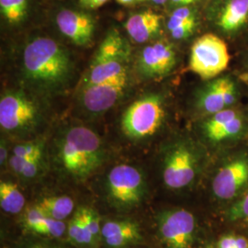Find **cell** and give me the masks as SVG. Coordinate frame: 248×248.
Wrapping results in <instances>:
<instances>
[{"label":"cell","instance_id":"1","mask_svg":"<svg viewBox=\"0 0 248 248\" xmlns=\"http://www.w3.org/2000/svg\"><path fill=\"white\" fill-rule=\"evenodd\" d=\"M22 70L33 89L45 95H54L70 85L74 62L69 52L57 41L38 36L23 49Z\"/></svg>","mask_w":248,"mask_h":248},{"label":"cell","instance_id":"2","mask_svg":"<svg viewBox=\"0 0 248 248\" xmlns=\"http://www.w3.org/2000/svg\"><path fill=\"white\" fill-rule=\"evenodd\" d=\"M57 157L68 175L85 179L101 166L104 159L103 144L92 130L85 126H71L59 135Z\"/></svg>","mask_w":248,"mask_h":248},{"label":"cell","instance_id":"3","mask_svg":"<svg viewBox=\"0 0 248 248\" xmlns=\"http://www.w3.org/2000/svg\"><path fill=\"white\" fill-rule=\"evenodd\" d=\"M131 48L116 29L103 39L89 65L82 86L97 84L128 74Z\"/></svg>","mask_w":248,"mask_h":248},{"label":"cell","instance_id":"4","mask_svg":"<svg viewBox=\"0 0 248 248\" xmlns=\"http://www.w3.org/2000/svg\"><path fill=\"white\" fill-rule=\"evenodd\" d=\"M164 98L158 94H148L137 99L124 111L121 121L124 134L133 140L154 135L166 118Z\"/></svg>","mask_w":248,"mask_h":248},{"label":"cell","instance_id":"5","mask_svg":"<svg viewBox=\"0 0 248 248\" xmlns=\"http://www.w3.org/2000/svg\"><path fill=\"white\" fill-rule=\"evenodd\" d=\"M38 101L22 90H7L0 98V126L8 133H24L34 129L43 119Z\"/></svg>","mask_w":248,"mask_h":248},{"label":"cell","instance_id":"6","mask_svg":"<svg viewBox=\"0 0 248 248\" xmlns=\"http://www.w3.org/2000/svg\"><path fill=\"white\" fill-rule=\"evenodd\" d=\"M229 62L228 47L218 36L204 34L191 47L189 69L202 79L219 76L227 68Z\"/></svg>","mask_w":248,"mask_h":248},{"label":"cell","instance_id":"7","mask_svg":"<svg viewBox=\"0 0 248 248\" xmlns=\"http://www.w3.org/2000/svg\"><path fill=\"white\" fill-rule=\"evenodd\" d=\"M198 159L194 150L186 142L174 144L166 155L163 179L169 188L179 189L189 185L195 178Z\"/></svg>","mask_w":248,"mask_h":248},{"label":"cell","instance_id":"8","mask_svg":"<svg viewBox=\"0 0 248 248\" xmlns=\"http://www.w3.org/2000/svg\"><path fill=\"white\" fill-rule=\"evenodd\" d=\"M129 75L97 84L82 86L80 103L90 114H102L114 107L129 89Z\"/></svg>","mask_w":248,"mask_h":248},{"label":"cell","instance_id":"9","mask_svg":"<svg viewBox=\"0 0 248 248\" xmlns=\"http://www.w3.org/2000/svg\"><path fill=\"white\" fill-rule=\"evenodd\" d=\"M108 189L116 202L124 206L139 203L144 193V180L139 169L119 165L111 169L107 179Z\"/></svg>","mask_w":248,"mask_h":248},{"label":"cell","instance_id":"10","mask_svg":"<svg viewBox=\"0 0 248 248\" xmlns=\"http://www.w3.org/2000/svg\"><path fill=\"white\" fill-rule=\"evenodd\" d=\"M159 231L168 248H192L195 240V217L184 209L169 211L160 217Z\"/></svg>","mask_w":248,"mask_h":248},{"label":"cell","instance_id":"11","mask_svg":"<svg viewBox=\"0 0 248 248\" xmlns=\"http://www.w3.org/2000/svg\"><path fill=\"white\" fill-rule=\"evenodd\" d=\"M237 99V89L230 78L213 80L201 89L196 98L197 108L204 114L213 115L230 108Z\"/></svg>","mask_w":248,"mask_h":248},{"label":"cell","instance_id":"12","mask_svg":"<svg viewBox=\"0 0 248 248\" xmlns=\"http://www.w3.org/2000/svg\"><path fill=\"white\" fill-rule=\"evenodd\" d=\"M177 56L173 46L156 42L145 46L139 54L137 67L144 78H155L168 75L176 65Z\"/></svg>","mask_w":248,"mask_h":248},{"label":"cell","instance_id":"13","mask_svg":"<svg viewBox=\"0 0 248 248\" xmlns=\"http://www.w3.org/2000/svg\"><path fill=\"white\" fill-rule=\"evenodd\" d=\"M56 25L62 35L79 46L91 43L95 32V19L85 11L62 9L56 15Z\"/></svg>","mask_w":248,"mask_h":248},{"label":"cell","instance_id":"14","mask_svg":"<svg viewBox=\"0 0 248 248\" xmlns=\"http://www.w3.org/2000/svg\"><path fill=\"white\" fill-rule=\"evenodd\" d=\"M248 182V161H231L218 171L213 182V193L219 199L231 200Z\"/></svg>","mask_w":248,"mask_h":248},{"label":"cell","instance_id":"15","mask_svg":"<svg viewBox=\"0 0 248 248\" xmlns=\"http://www.w3.org/2000/svg\"><path fill=\"white\" fill-rule=\"evenodd\" d=\"M244 123L239 111L226 108L210 115L205 121L204 133L212 142H222L239 135L244 129Z\"/></svg>","mask_w":248,"mask_h":248},{"label":"cell","instance_id":"16","mask_svg":"<svg viewBox=\"0 0 248 248\" xmlns=\"http://www.w3.org/2000/svg\"><path fill=\"white\" fill-rule=\"evenodd\" d=\"M161 25V15L152 10H144L129 17L124 27L134 42L143 44L158 34Z\"/></svg>","mask_w":248,"mask_h":248},{"label":"cell","instance_id":"17","mask_svg":"<svg viewBox=\"0 0 248 248\" xmlns=\"http://www.w3.org/2000/svg\"><path fill=\"white\" fill-rule=\"evenodd\" d=\"M248 21V0H224L216 17V23L222 31L233 33Z\"/></svg>","mask_w":248,"mask_h":248},{"label":"cell","instance_id":"18","mask_svg":"<svg viewBox=\"0 0 248 248\" xmlns=\"http://www.w3.org/2000/svg\"><path fill=\"white\" fill-rule=\"evenodd\" d=\"M101 235L111 248H121L140 239L138 225L129 221L108 222L101 228Z\"/></svg>","mask_w":248,"mask_h":248},{"label":"cell","instance_id":"19","mask_svg":"<svg viewBox=\"0 0 248 248\" xmlns=\"http://www.w3.org/2000/svg\"><path fill=\"white\" fill-rule=\"evenodd\" d=\"M74 202L68 196L49 197L42 200L36 206L47 217L58 221H63L74 210Z\"/></svg>","mask_w":248,"mask_h":248},{"label":"cell","instance_id":"20","mask_svg":"<svg viewBox=\"0 0 248 248\" xmlns=\"http://www.w3.org/2000/svg\"><path fill=\"white\" fill-rule=\"evenodd\" d=\"M25 205V198L18 186L12 182L1 181L0 183V206L7 213L17 214Z\"/></svg>","mask_w":248,"mask_h":248},{"label":"cell","instance_id":"21","mask_svg":"<svg viewBox=\"0 0 248 248\" xmlns=\"http://www.w3.org/2000/svg\"><path fill=\"white\" fill-rule=\"evenodd\" d=\"M29 9V0H0L1 16L9 24L21 22Z\"/></svg>","mask_w":248,"mask_h":248},{"label":"cell","instance_id":"22","mask_svg":"<svg viewBox=\"0 0 248 248\" xmlns=\"http://www.w3.org/2000/svg\"><path fill=\"white\" fill-rule=\"evenodd\" d=\"M68 235L70 239L81 246H88L94 243L96 237L90 232L89 227L84 222L79 211L75 214L68 226Z\"/></svg>","mask_w":248,"mask_h":248},{"label":"cell","instance_id":"23","mask_svg":"<svg viewBox=\"0 0 248 248\" xmlns=\"http://www.w3.org/2000/svg\"><path fill=\"white\" fill-rule=\"evenodd\" d=\"M65 230L66 225L62 221H58L46 216L38 222L31 231L45 236L60 237L64 233Z\"/></svg>","mask_w":248,"mask_h":248},{"label":"cell","instance_id":"24","mask_svg":"<svg viewBox=\"0 0 248 248\" xmlns=\"http://www.w3.org/2000/svg\"><path fill=\"white\" fill-rule=\"evenodd\" d=\"M44 143L38 141L18 143L13 148V155L25 158H43Z\"/></svg>","mask_w":248,"mask_h":248},{"label":"cell","instance_id":"25","mask_svg":"<svg viewBox=\"0 0 248 248\" xmlns=\"http://www.w3.org/2000/svg\"><path fill=\"white\" fill-rule=\"evenodd\" d=\"M195 10L190 8L189 6L186 7H179L174 9L171 15L169 16V21H168V29L169 31L176 27L179 26L180 24L186 22L190 19L196 18Z\"/></svg>","mask_w":248,"mask_h":248},{"label":"cell","instance_id":"26","mask_svg":"<svg viewBox=\"0 0 248 248\" xmlns=\"http://www.w3.org/2000/svg\"><path fill=\"white\" fill-rule=\"evenodd\" d=\"M78 211H79L84 222L89 227V230L97 238L98 234L101 232L98 214L95 213L92 209H89V208H81Z\"/></svg>","mask_w":248,"mask_h":248},{"label":"cell","instance_id":"27","mask_svg":"<svg viewBox=\"0 0 248 248\" xmlns=\"http://www.w3.org/2000/svg\"><path fill=\"white\" fill-rule=\"evenodd\" d=\"M229 218L232 221L248 222V193L231 208Z\"/></svg>","mask_w":248,"mask_h":248},{"label":"cell","instance_id":"28","mask_svg":"<svg viewBox=\"0 0 248 248\" xmlns=\"http://www.w3.org/2000/svg\"><path fill=\"white\" fill-rule=\"evenodd\" d=\"M196 26H197V18L180 24L179 26L171 30L169 32L172 36V38L175 40H184L193 33Z\"/></svg>","mask_w":248,"mask_h":248},{"label":"cell","instance_id":"29","mask_svg":"<svg viewBox=\"0 0 248 248\" xmlns=\"http://www.w3.org/2000/svg\"><path fill=\"white\" fill-rule=\"evenodd\" d=\"M46 217L45 213H43L37 206H34L27 211L24 215V226L29 230H32L36 224L42 221Z\"/></svg>","mask_w":248,"mask_h":248},{"label":"cell","instance_id":"30","mask_svg":"<svg viewBox=\"0 0 248 248\" xmlns=\"http://www.w3.org/2000/svg\"><path fill=\"white\" fill-rule=\"evenodd\" d=\"M43 158H37L32 159L28 162L26 167L22 170L21 174L19 176L25 177V178H32L35 177L41 167V162Z\"/></svg>","mask_w":248,"mask_h":248},{"label":"cell","instance_id":"31","mask_svg":"<svg viewBox=\"0 0 248 248\" xmlns=\"http://www.w3.org/2000/svg\"><path fill=\"white\" fill-rule=\"evenodd\" d=\"M109 0H78L80 7L87 10H94L99 9Z\"/></svg>","mask_w":248,"mask_h":248},{"label":"cell","instance_id":"32","mask_svg":"<svg viewBox=\"0 0 248 248\" xmlns=\"http://www.w3.org/2000/svg\"><path fill=\"white\" fill-rule=\"evenodd\" d=\"M217 248H236V235L228 234L222 236L218 242Z\"/></svg>","mask_w":248,"mask_h":248},{"label":"cell","instance_id":"33","mask_svg":"<svg viewBox=\"0 0 248 248\" xmlns=\"http://www.w3.org/2000/svg\"><path fill=\"white\" fill-rule=\"evenodd\" d=\"M199 0H169V5L171 7H175L176 9L179 7H186V6H190L191 4H194L198 2Z\"/></svg>","mask_w":248,"mask_h":248},{"label":"cell","instance_id":"34","mask_svg":"<svg viewBox=\"0 0 248 248\" xmlns=\"http://www.w3.org/2000/svg\"><path fill=\"white\" fill-rule=\"evenodd\" d=\"M8 161V150L6 146V142H1V147H0V164L1 166H4Z\"/></svg>","mask_w":248,"mask_h":248},{"label":"cell","instance_id":"35","mask_svg":"<svg viewBox=\"0 0 248 248\" xmlns=\"http://www.w3.org/2000/svg\"><path fill=\"white\" fill-rule=\"evenodd\" d=\"M236 248H248V240L244 236H236Z\"/></svg>","mask_w":248,"mask_h":248},{"label":"cell","instance_id":"36","mask_svg":"<svg viewBox=\"0 0 248 248\" xmlns=\"http://www.w3.org/2000/svg\"><path fill=\"white\" fill-rule=\"evenodd\" d=\"M138 2H150L152 4H155V5H165L166 3L169 2V0H138Z\"/></svg>","mask_w":248,"mask_h":248},{"label":"cell","instance_id":"37","mask_svg":"<svg viewBox=\"0 0 248 248\" xmlns=\"http://www.w3.org/2000/svg\"><path fill=\"white\" fill-rule=\"evenodd\" d=\"M116 1L123 6H132L138 2V0H116Z\"/></svg>","mask_w":248,"mask_h":248},{"label":"cell","instance_id":"38","mask_svg":"<svg viewBox=\"0 0 248 248\" xmlns=\"http://www.w3.org/2000/svg\"><path fill=\"white\" fill-rule=\"evenodd\" d=\"M56 248L53 247H50V246H45V245H34L31 248Z\"/></svg>","mask_w":248,"mask_h":248},{"label":"cell","instance_id":"39","mask_svg":"<svg viewBox=\"0 0 248 248\" xmlns=\"http://www.w3.org/2000/svg\"><path fill=\"white\" fill-rule=\"evenodd\" d=\"M207 248H215L214 247H213V245H210V246H208L207 247Z\"/></svg>","mask_w":248,"mask_h":248}]
</instances>
